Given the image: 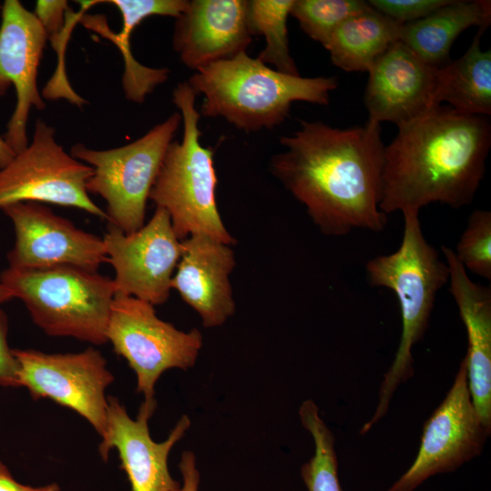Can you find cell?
Here are the masks:
<instances>
[{"label": "cell", "mask_w": 491, "mask_h": 491, "mask_svg": "<svg viewBox=\"0 0 491 491\" xmlns=\"http://www.w3.org/2000/svg\"><path fill=\"white\" fill-rule=\"evenodd\" d=\"M187 82L204 95L200 115L223 117L246 133L279 125L296 101L328 105L338 85L336 76L281 73L246 52L195 71Z\"/></svg>", "instance_id": "obj_3"}, {"label": "cell", "mask_w": 491, "mask_h": 491, "mask_svg": "<svg viewBox=\"0 0 491 491\" xmlns=\"http://www.w3.org/2000/svg\"><path fill=\"white\" fill-rule=\"evenodd\" d=\"M235 266L230 245L205 235L181 240L171 288L197 312L206 328L222 326L235 311L229 278Z\"/></svg>", "instance_id": "obj_18"}, {"label": "cell", "mask_w": 491, "mask_h": 491, "mask_svg": "<svg viewBox=\"0 0 491 491\" xmlns=\"http://www.w3.org/2000/svg\"><path fill=\"white\" fill-rule=\"evenodd\" d=\"M81 22L88 28H92L114 42L125 60V73L123 75V87L125 97L135 103H143L145 96L154 89L165 82L168 78L167 68H150L139 64L133 56L130 47V37L138 25L135 21L124 18L120 32L111 33L105 26H102L99 16H82Z\"/></svg>", "instance_id": "obj_25"}, {"label": "cell", "mask_w": 491, "mask_h": 491, "mask_svg": "<svg viewBox=\"0 0 491 491\" xmlns=\"http://www.w3.org/2000/svg\"><path fill=\"white\" fill-rule=\"evenodd\" d=\"M369 7L362 0H294L290 15L310 38L326 47L345 20Z\"/></svg>", "instance_id": "obj_26"}, {"label": "cell", "mask_w": 491, "mask_h": 491, "mask_svg": "<svg viewBox=\"0 0 491 491\" xmlns=\"http://www.w3.org/2000/svg\"><path fill=\"white\" fill-rule=\"evenodd\" d=\"M0 491H60L57 484L44 486H31L18 483L7 467L0 461Z\"/></svg>", "instance_id": "obj_32"}, {"label": "cell", "mask_w": 491, "mask_h": 491, "mask_svg": "<svg viewBox=\"0 0 491 491\" xmlns=\"http://www.w3.org/2000/svg\"><path fill=\"white\" fill-rule=\"evenodd\" d=\"M1 10H2V4H0V15H1Z\"/></svg>", "instance_id": "obj_35"}, {"label": "cell", "mask_w": 491, "mask_h": 491, "mask_svg": "<svg viewBox=\"0 0 491 491\" xmlns=\"http://www.w3.org/2000/svg\"><path fill=\"white\" fill-rule=\"evenodd\" d=\"M47 38L35 15L18 0L2 4L0 25V97L11 85L16 93L15 110L3 138L15 153L28 145L30 109L45 104L37 88V71Z\"/></svg>", "instance_id": "obj_14"}, {"label": "cell", "mask_w": 491, "mask_h": 491, "mask_svg": "<svg viewBox=\"0 0 491 491\" xmlns=\"http://www.w3.org/2000/svg\"><path fill=\"white\" fill-rule=\"evenodd\" d=\"M252 38L247 1L191 0L175 18L172 44L181 62L197 71L246 52Z\"/></svg>", "instance_id": "obj_17"}, {"label": "cell", "mask_w": 491, "mask_h": 491, "mask_svg": "<svg viewBox=\"0 0 491 491\" xmlns=\"http://www.w3.org/2000/svg\"><path fill=\"white\" fill-rule=\"evenodd\" d=\"M15 155L4 138L0 136V169L5 166Z\"/></svg>", "instance_id": "obj_33"}, {"label": "cell", "mask_w": 491, "mask_h": 491, "mask_svg": "<svg viewBox=\"0 0 491 491\" xmlns=\"http://www.w3.org/2000/svg\"><path fill=\"white\" fill-rule=\"evenodd\" d=\"M196 95L187 81L178 83L173 90V102L182 116L183 136L168 145L149 199L167 211L179 240L205 235L231 246L235 240L216 204L214 150L200 143Z\"/></svg>", "instance_id": "obj_5"}, {"label": "cell", "mask_w": 491, "mask_h": 491, "mask_svg": "<svg viewBox=\"0 0 491 491\" xmlns=\"http://www.w3.org/2000/svg\"><path fill=\"white\" fill-rule=\"evenodd\" d=\"M436 70L404 43L395 42L368 71L364 99L368 121L398 126L436 107Z\"/></svg>", "instance_id": "obj_16"}, {"label": "cell", "mask_w": 491, "mask_h": 491, "mask_svg": "<svg viewBox=\"0 0 491 491\" xmlns=\"http://www.w3.org/2000/svg\"><path fill=\"white\" fill-rule=\"evenodd\" d=\"M490 433L472 402L464 357L446 397L424 424L414 462L386 491H414L433 476L454 472L481 454Z\"/></svg>", "instance_id": "obj_10"}, {"label": "cell", "mask_w": 491, "mask_h": 491, "mask_svg": "<svg viewBox=\"0 0 491 491\" xmlns=\"http://www.w3.org/2000/svg\"><path fill=\"white\" fill-rule=\"evenodd\" d=\"M448 267L449 292L465 325L468 388L482 422L491 428V288L474 282L453 249L441 246Z\"/></svg>", "instance_id": "obj_19"}, {"label": "cell", "mask_w": 491, "mask_h": 491, "mask_svg": "<svg viewBox=\"0 0 491 491\" xmlns=\"http://www.w3.org/2000/svg\"><path fill=\"white\" fill-rule=\"evenodd\" d=\"M15 298L13 293L0 282V304Z\"/></svg>", "instance_id": "obj_34"}, {"label": "cell", "mask_w": 491, "mask_h": 491, "mask_svg": "<svg viewBox=\"0 0 491 491\" xmlns=\"http://www.w3.org/2000/svg\"><path fill=\"white\" fill-rule=\"evenodd\" d=\"M181 122V114L175 112L125 145L95 150L77 143L71 148L74 158L94 168L87 192L105 200L108 223L125 234L145 225L150 191Z\"/></svg>", "instance_id": "obj_7"}, {"label": "cell", "mask_w": 491, "mask_h": 491, "mask_svg": "<svg viewBox=\"0 0 491 491\" xmlns=\"http://www.w3.org/2000/svg\"><path fill=\"white\" fill-rule=\"evenodd\" d=\"M106 338L135 373L136 391L145 400L155 399V386L164 372L192 367L203 346L197 328L178 330L160 319L153 305L120 294L111 306Z\"/></svg>", "instance_id": "obj_8"}, {"label": "cell", "mask_w": 491, "mask_h": 491, "mask_svg": "<svg viewBox=\"0 0 491 491\" xmlns=\"http://www.w3.org/2000/svg\"><path fill=\"white\" fill-rule=\"evenodd\" d=\"M8 319L0 308V386H20L18 364L7 343Z\"/></svg>", "instance_id": "obj_29"}, {"label": "cell", "mask_w": 491, "mask_h": 491, "mask_svg": "<svg viewBox=\"0 0 491 491\" xmlns=\"http://www.w3.org/2000/svg\"><path fill=\"white\" fill-rule=\"evenodd\" d=\"M102 239L106 263L115 273L113 280L116 294L134 296L154 306L167 301L181 256V240L165 209L156 206L149 222L131 234L108 223Z\"/></svg>", "instance_id": "obj_12"}, {"label": "cell", "mask_w": 491, "mask_h": 491, "mask_svg": "<svg viewBox=\"0 0 491 491\" xmlns=\"http://www.w3.org/2000/svg\"><path fill=\"white\" fill-rule=\"evenodd\" d=\"M20 386L36 400L48 398L68 407L102 436L106 425L105 390L114 381L100 351L88 347L78 353L49 354L35 349H13Z\"/></svg>", "instance_id": "obj_11"}, {"label": "cell", "mask_w": 491, "mask_h": 491, "mask_svg": "<svg viewBox=\"0 0 491 491\" xmlns=\"http://www.w3.org/2000/svg\"><path fill=\"white\" fill-rule=\"evenodd\" d=\"M155 408V399L144 400L136 419H133L119 399L107 396L106 425L98 450L107 460L110 450L116 449L132 491H174L179 487L169 473L167 459L191 421L188 416H182L165 441L155 442L148 420Z\"/></svg>", "instance_id": "obj_15"}, {"label": "cell", "mask_w": 491, "mask_h": 491, "mask_svg": "<svg viewBox=\"0 0 491 491\" xmlns=\"http://www.w3.org/2000/svg\"><path fill=\"white\" fill-rule=\"evenodd\" d=\"M403 217L404 231L398 249L373 257L366 265L370 285L388 288L396 295L402 332L393 362L381 382L376 408L362 426L360 435L367 433L386 415L398 386L414 375L412 349L428 327L438 292L448 283L447 265L425 237L419 214H405Z\"/></svg>", "instance_id": "obj_4"}, {"label": "cell", "mask_w": 491, "mask_h": 491, "mask_svg": "<svg viewBox=\"0 0 491 491\" xmlns=\"http://www.w3.org/2000/svg\"><path fill=\"white\" fill-rule=\"evenodd\" d=\"M490 22L489 0H451L427 16L402 25L399 41L439 68L451 61V47L463 31L473 25L488 27Z\"/></svg>", "instance_id": "obj_20"}, {"label": "cell", "mask_w": 491, "mask_h": 491, "mask_svg": "<svg viewBox=\"0 0 491 491\" xmlns=\"http://www.w3.org/2000/svg\"><path fill=\"white\" fill-rule=\"evenodd\" d=\"M13 223L15 240L7 254L9 267L42 268L69 265L98 272L106 256L103 239L35 202L1 209Z\"/></svg>", "instance_id": "obj_13"}, {"label": "cell", "mask_w": 491, "mask_h": 491, "mask_svg": "<svg viewBox=\"0 0 491 491\" xmlns=\"http://www.w3.org/2000/svg\"><path fill=\"white\" fill-rule=\"evenodd\" d=\"M466 271L491 280V212L476 209L471 213L466 226L453 249Z\"/></svg>", "instance_id": "obj_27"}, {"label": "cell", "mask_w": 491, "mask_h": 491, "mask_svg": "<svg viewBox=\"0 0 491 491\" xmlns=\"http://www.w3.org/2000/svg\"><path fill=\"white\" fill-rule=\"evenodd\" d=\"M0 282L27 308L33 322L51 336H70L95 346L106 329L116 294L114 280L69 265L7 267Z\"/></svg>", "instance_id": "obj_6"}, {"label": "cell", "mask_w": 491, "mask_h": 491, "mask_svg": "<svg viewBox=\"0 0 491 491\" xmlns=\"http://www.w3.org/2000/svg\"><path fill=\"white\" fill-rule=\"evenodd\" d=\"M298 413L301 424L311 435L315 446L313 456L301 468L308 491H343L338 478L334 434L320 416L313 400H305Z\"/></svg>", "instance_id": "obj_24"}, {"label": "cell", "mask_w": 491, "mask_h": 491, "mask_svg": "<svg viewBox=\"0 0 491 491\" xmlns=\"http://www.w3.org/2000/svg\"><path fill=\"white\" fill-rule=\"evenodd\" d=\"M451 0H369L368 5L394 21L405 25L420 20Z\"/></svg>", "instance_id": "obj_28"}, {"label": "cell", "mask_w": 491, "mask_h": 491, "mask_svg": "<svg viewBox=\"0 0 491 491\" xmlns=\"http://www.w3.org/2000/svg\"><path fill=\"white\" fill-rule=\"evenodd\" d=\"M401 26L370 6L345 20L325 48L337 67L347 72H368L375 61L399 40Z\"/></svg>", "instance_id": "obj_22"}, {"label": "cell", "mask_w": 491, "mask_h": 491, "mask_svg": "<svg viewBox=\"0 0 491 491\" xmlns=\"http://www.w3.org/2000/svg\"><path fill=\"white\" fill-rule=\"evenodd\" d=\"M280 138L285 151L271 158L270 171L300 202L325 235L357 229L380 232L387 215L380 209L384 148L379 124L348 128L300 120Z\"/></svg>", "instance_id": "obj_1"}, {"label": "cell", "mask_w": 491, "mask_h": 491, "mask_svg": "<svg viewBox=\"0 0 491 491\" xmlns=\"http://www.w3.org/2000/svg\"><path fill=\"white\" fill-rule=\"evenodd\" d=\"M179 469L183 476V486L174 491H198L199 473L193 452L185 451L182 454Z\"/></svg>", "instance_id": "obj_31"}, {"label": "cell", "mask_w": 491, "mask_h": 491, "mask_svg": "<svg viewBox=\"0 0 491 491\" xmlns=\"http://www.w3.org/2000/svg\"><path fill=\"white\" fill-rule=\"evenodd\" d=\"M397 127L384 148L381 211L419 214L433 203L470 205L491 146L487 116L439 105Z\"/></svg>", "instance_id": "obj_2"}, {"label": "cell", "mask_w": 491, "mask_h": 491, "mask_svg": "<svg viewBox=\"0 0 491 491\" xmlns=\"http://www.w3.org/2000/svg\"><path fill=\"white\" fill-rule=\"evenodd\" d=\"M487 27L481 26L467 51L458 59L437 68L435 104L451 105L466 115L491 114V51H482L480 43Z\"/></svg>", "instance_id": "obj_21"}, {"label": "cell", "mask_w": 491, "mask_h": 491, "mask_svg": "<svg viewBox=\"0 0 491 491\" xmlns=\"http://www.w3.org/2000/svg\"><path fill=\"white\" fill-rule=\"evenodd\" d=\"M294 0H249L247 18L252 35H263L266 45L257 55L262 63L287 75H300L287 36V17Z\"/></svg>", "instance_id": "obj_23"}, {"label": "cell", "mask_w": 491, "mask_h": 491, "mask_svg": "<svg viewBox=\"0 0 491 491\" xmlns=\"http://www.w3.org/2000/svg\"><path fill=\"white\" fill-rule=\"evenodd\" d=\"M68 9L67 1H37L34 14L42 25L46 38H49L65 28V15Z\"/></svg>", "instance_id": "obj_30"}, {"label": "cell", "mask_w": 491, "mask_h": 491, "mask_svg": "<svg viewBox=\"0 0 491 491\" xmlns=\"http://www.w3.org/2000/svg\"><path fill=\"white\" fill-rule=\"evenodd\" d=\"M55 134L52 126L37 119L32 142L0 169V209L21 202L50 203L108 221L85 187L94 168L68 155Z\"/></svg>", "instance_id": "obj_9"}]
</instances>
